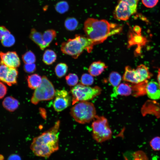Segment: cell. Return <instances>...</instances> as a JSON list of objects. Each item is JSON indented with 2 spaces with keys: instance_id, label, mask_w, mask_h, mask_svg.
Segmentation results:
<instances>
[{
  "instance_id": "1",
  "label": "cell",
  "mask_w": 160,
  "mask_h": 160,
  "mask_svg": "<svg viewBox=\"0 0 160 160\" xmlns=\"http://www.w3.org/2000/svg\"><path fill=\"white\" fill-rule=\"evenodd\" d=\"M60 124V121H57L52 128L33 138L30 148L34 155L38 157L48 158L59 150Z\"/></svg>"
},
{
  "instance_id": "2",
  "label": "cell",
  "mask_w": 160,
  "mask_h": 160,
  "mask_svg": "<svg viewBox=\"0 0 160 160\" xmlns=\"http://www.w3.org/2000/svg\"><path fill=\"white\" fill-rule=\"evenodd\" d=\"M122 29L121 25L104 19L89 18L84 24V29L87 37L94 45L103 43L109 37L120 33Z\"/></svg>"
},
{
  "instance_id": "3",
  "label": "cell",
  "mask_w": 160,
  "mask_h": 160,
  "mask_svg": "<svg viewBox=\"0 0 160 160\" xmlns=\"http://www.w3.org/2000/svg\"><path fill=\"white\" fill-rule=\"evenodd\" d=\"M94 44L92 41L87 37L76 34L74 38L70 39L61 44L60 49L64 54L69 55L74 59H77L85 49L90 52Z\"/></svg>"
},
{
  "instance_id": "4",
  "label": "cell",
  "mask_w": 160,
  "mask_h": 160,
  "mask_svg": "<svg viewBox=\"0 0 160 160\" xmlns=\"http://www.w3.org/2000/svg\"><path fill=\"white\" fill-rule=\"evenodd\" d=\"M70 113L76 122L81 124L90 122L97 116L94 105L87 101L79 102L75 104L71 109Z\"/></svg>"
},
{
  "instance_id": "5",
  "label": "cell",
  "mask_w": 160,
  "mask_h": 160,
  "mask_svg": "<svg viewBox=\"0 0 160 160\" xmlns=\"http://www.w3.org/2000/svg\"><path fill=\"white\" fill-rule=\"evenodd\" d=\"M101 88L98 86L91 87L79 84L71 90L72 95V104L73 105L79 102L88 101L93 99L100 95Z\"/></svg>"
},
{
  "instance_id": "6",
  "label": "cell",
  "mask_w": 160,
  "mask_h": 160,
  "mask_svg": "<svg viewBox=\"0 0 160 160\" xmlns=\"http://www.w3.org/2000/svg\"><path fill=\"white\" fill-rule=\"evenodd\" d=\"M92 123V136L97 142L101 143L110 139L112 132L107 119L103 116H96Z\"/></svg>"
},
{
  "instance_id": "7",
  "label": "cell",
  "mask_w": 160,
  "mask_h": 160,
  "mask_svg": "<svg viewBox=\"0 0 160 160\" xmlns=\"http://www.w3.org/2000/svg\"><path fill=\"white\" fill-rule=\"evenodd\" d=\"M55 90L52 83L45 76L42 77V82L35 90L31 99V103L36 105L42 101L49 100L55 97Z\"/></svg>"
},
{
  "instance_id": "8",
  "label": "cell",
  "mask_w": 160,
  "mask_h": 160,
  "mask_svg": "<svg viewBox=\"0 0 160 160\" xmlns=\"http://www.w3.org/2000/svg\"><path fill=\"white\" fill-rule=\"evenodd\" d=\"M139 0H118L113 12L114 18L123 21L127 20L135 13Z\"/></svg>"
},
{
  "instance_id": "9",
  "label": "cell",
  "mask_w": 160,
  "mask_h": 160,
  "mask_svg": "<svg viewBox=\"0 0 160 160\" xmlns=\"http://www.w3.org/2000/svg\"><path fill=\"white\" fill-rule=\"evenodd\" d=\"M53 107L57 112L62 111L70 105L71 98L68 92L65 89L57 90L55 91Z\"/></svg>"
},
{
  "instance_id": "10",
  "label": "cell",
  "mask_w": 160,
  "mask_h": 160,
  "mask_svg": "<svg viewBox=\"0 0 160 160\" xmlns=\"http://www.w3.org/2000/svg\"><path fill=\"white\" fill-rule=\"evenodd\" d=\"M0 63L12 68H18L20 65L19 57L15 51L0 52Z\"/></svg>"
},
{
  "instance_id": "11",
  "label": "cell",
  "mask_w": 160,
  "mask_h": 160,
  "mask_svg": "<svg viewBox=\"0 0 160 160\" xmlns=\"http://www.w3.org/2000/svg\"><path fill=\"white\" fill-rule=\"evenodd\" d=\"M128 47L137 45V47L135 50L136 54H139L140 53L141 47L145 45L147 42L146 37L143 36L141 34H137L132 30L129 31L128 35Z\"/></svg>"
},
{
  "instance_id": "12",
  "label": "cell",
  "mask_w": 160,
  "mask_h": 160,
  "mask_svg": "<svg viewBox=\"0 0 160 160\" xmlns=\"http://www.w3.org/2000/svg\"><path fill=\"white\" fill-rule=\"evenodd\" d=\"M146 93L151 99H160V86L158 83L154 81L148 82L146 87Z\"/></svg>"
},
{
  "instance_id": "13",
  "label": "cell",
  "mask_w": 160,
  "mask_h": 160,
  "mask_svg": "<svg viewBox=\"0 0 160 160\" xmlns=\"http://www.w3.org/2000/svg\"><path fill=\"white\" fill-rule=\"evenodd\" d=\"M152 76L148 67L144 65H139L135 69V78L138 83L148 80Z\"/></svg>"
},
{
  "instance_id": "14",
  "label": "cell",
  "mask_w": 160,
  "mask_h": 160,
  "mask_svg": "<svg viewBox=\"0 0 160 160\" xmlns=\"http://www.w3.org/2000/svg\"><path fill=\"white\" fill-rule=\"evenodd\" d=\"M108 66L101 61L94 62L89 66L88 71L93 76H97L100 74Z\"/></svg>"
},
{
  "instance_id": "15",
  "label": "cell",
  "mask_w": 160,
  "mask_h": 160,
  "mask_svg": "<svg viewBox=\"0 0 160 160\" xmlns=\"http://www.w3.org/2000/svg\"><path fill=\"white\" fill-rule=\"evenodd\" d=\"M18 71L16 68L9 67L5 76L4 82L11 86L17 82Z\"/></svg>"
},
{
  "instance_id": "16",
  "label": "cell",
  "mask_w": 160,
  "mask_h": 160,
  "mask_svg": "<svg viewBox=\"0 0 160 160\" xmlns=\"http://www.w3.org/2000/svg\"><path fill=\"white\" fill-rule=\"evenodd\" d=\"M29 38L39 46L41 50H44L46 48L43 40V34L35 28L31 29Z\"/></svg>"
},
{
  "instance_id": "17",
  "label": "cell",
  "mask_w": 160,
  "mask_h": 160,
  "mask_svg": "<svg viewBox=\"0 0 160 160\" xmlns=\"http://www.w3.org/2000/svg\"><path fill=\"white\" fill-rule=\"evenodd\" d=\"M114 92L116 95L127 96L132 95V85L122 83L119 84L114 89Z\"/></svg>"
},
{
  "instance_id": "18",
  "label": "cell",
  "mask_w": 160,
  "mask_h": 160,
  "mask_svg": "<svg viewBox=\"0 0 160 160\" xmlns=\"http://www.w3.org/2000/svg\"><path fill=\"white\" fill-rule=\"evenodd\" d=\"M18 101L12 96L7 97L4 98L2 102L4 107L7 111L13 112L15 110L19 105Z\"/></svg>"
},
{
  "instance_id": "19",
  "label": "cell",
  "mask_w": 160,
  "mask_h": 160,
  "mask_svg": "<svg viewBox=\"0 0 160 160\" xmlns=\"http://www.w3.org/2000/svg\"><path fill=\"white\" fill-rule=\"evenodd\" d=\"M27 81L28 87L32 89H35L41 84L42 78L37 74H33L28 76Z\"/></svg>"
},
{
  "instance_id": "20",
  "label": "cell",
  "mask_w": 160,
  "mask_h": 160,
  "mask_svg": "<svg viewBox=\"0 0 160 160\" xmlns=\"http://www.w3.org/2000/svg\"><path fill=\"white\" fill-rule=\"evenodd\" d=\"M148 80L137 84L132 85L133 93L132 95L135 97H137L144 95L146 93V87Z\"/></svg>"
},
{
  "instance_id": "21",
  "label": "cell",
  "mask_w": 160,
  "mask_h": 160,
  "mask_svg": "<svg viewBox=\"0 0 160 160\" xmlns=\"http://www.w3.org/2000/svg\"><path fill=\"white\" fill-rule=\"evenodd\" d=\"M123 80L132 84H138L135 78V69L132 68L129 66H126L123 76Z\"/></svg>"
},
{
  "instance_id": "22",
  "label": "cell",
  "mask_w": 160,
  "mask_h": 160,
  "mask_svg": "<svg viewBox=\"0 0 160 160\" xmlns=\"http://www.w3.org/2000/svg\"><path fill=\"white\" fill-rule=\"evenodd\" d=\"M57 58V55L54 51L47 49L45 50L43 54L42 60L45 64L49 65L54 63Z\"/></svg>"
},
{
  "instance_id": "23",
  "label": "cell",
  "mask_w": 160,
  "mask_h": 160,
  "mask_svg": "<svg viewBox=\"0 0 160 160\" xmlns=\"http://www.w3.org/2000/svg\"><path fill=\"white\" fill-rule=\"evenodd\" d=\"M56 36V32L53 29H48L44 32L43 34V37L46 47L49 46L51 43L55 38Z\"/></svg>"
},
{
  "instance_id": "24",
  "label": "cell",
  "mask_w": 160,
  "mask_h": 160,
  "mask_svg": "<svg viewBox=\"0 0 160 160\" xmlns=\"http://www.w3.org/2000/svg\"><path fill=\"white\" fill-rule=\"evenodd\" d=\"M68 70V66L67 64L64 63H60L57 64L55 68V71L56 76L59 78L64 76Z\"/></svg>"
},
{
  "instance_id": "25",
  "label": "cell",
  "mask_w": 160,
  "mask_h": 160,
  "mask_svg": "<svg viewBox=\"0 0 160 160\" xmlns=\"http://www.w3.org/2000/svg\"><path fill=\"white\" fill-rule=\"evenodd\" d=\"M78 22L77 20L73 17L67 18L64 22V26L65 28L69 31H73L77 28Z\"/></svg>"
},
{
  "instance_id": "26",
  "label": "cell",
  "mask_w": 160,
  "mask_h": 160,
  "mask_svg": "<svg viewBox=\"0 0 160 160\" xmlns=\"http://www.w3.org/2000/svg\"><path fill=\"white\" fill-rule=\"evenodd\" d=\"M121 79V76L119 73L113 71L110 74L108 79L111 84L116 87L119 84Z\"/></svg>"
},
{
  "instance_id": "27",
  "label": "cell",
  "mask_w": 160,
  "mask_h": 160,
  "mask_svg": "<svg viewBox=\"0 0 160 160\" xmlns=\"http://www.w3.org/2000/svg\"><path fill=\"white\" fill-rule=\"evenodd\" d=\"M22 59L25 63H34L36 60L34 54L31 51L26 52L22 56Z\"/></svg>"
},
{
  "instance_id": "28",
  "label": "cell",
  "mask_w": 160,
  "mask_h": 160,
  "mask_svg": "<svg viewBox=\"0 0 160 160\" xmlns=\"http://www.w3.org/2000/svg\"><path fill=\"white\" fill-rule=\"evenodd\" d=\"M66 82L69 86H75L77 84L79 79L78 76L75 73H69L65 78Z\"/></svg>"
},
{
  "instance_id": "29",
  "label": "cell",
  "mask_w": 160,
  "mask_h": 160,
  "mask_svg": "<svg viewBox=\"0 0 160 160\" xmlns=\"http://www.w3.org/2000/svg\"><path fill=\"white\" fill-rule=\"evenodd\" d=\"M15 40L14 36L11 33L7 35L2 40L1 43L4 47H10L15 43Z\"/></svg>"
},
{
  "instance_id": "30",
  "label": "cell",
  "mask_w": 160,
  "mask_h": 160,
  "mask_svg": "<svg viewBox=\"0 0 160 160\" xmlns=\"http://www.w3.org/2000/svg\"><path fill=\"white\" fill-rule=\"evenodd\" d=\"M69 8L68 3L65 1H61L57 3L55 6L56 11L60 14H63L67 12Z\"/></svg>"
},
{
  "instance_id": "31",
  "label": "cell",
  "mask_w": 160,
  "mask_h": 160,
  "mask_svg": "<svg viewBox=\"0 0 160 160\" xmlns=\"http://www.w3.org/2000/svg\"><path fill=\"white\" fill-rule=\"evenodd\" d=\"M94 81L93 78L90 74L84 73L81 77V83L85 86H89L92 85Z\"/></svg>"
},
{
  "instance_id": "32",
  "label": "cell",
  "mask_w": 160,
  "mask_h": 160,
  "mask_svg": "<svg viewBox=\"0 0 160 160\" xmlns=\"http://www.w3.org/2000/svg\"><path fill=\"white\" fill-rule=\"evenodd\" d=\"M150 145L153 150L160 151V137L156 136L152 138L150 142Z\"/></svg>"
},
{
  "instance_id": "33",
  "label": "cell",
  "mask_w": 160,
  "mask_h": 160,
  "mask_svg": "<svg viewBox=\"0 0 160 160\" xmlns=\"http://www.w3.org/2000/svg\"><path fill=\"white\" fill-rule=\"evenodd\" d=\"M23 69L26 73H31L34 72L36 70V65L34 63H25Z\"/></svg>"
},
{
  "instance_id": "34",
  "label": "cell",
  "mask_w": 160,
  "mask_h": 160,
  "mask_svg": "<svg viewBox=\"0 0 160 160\" xmlns=\"http://www.w3.org/2000/svg\"><path fill=\"white\" fill-rule=\"evenodd\" d=\"M159 0H142L143 4L146 7L151 8L154 7L157 4Z\"/></svg>"
},
{
  "instance_id": "35",
  "label": "cell",
  "mask_w": 160,
  "mask_h": 160,
  "mask_svg": "<svg viewBox=\"0 0 160 160\" xmlns=\"http://www.w3.org/2000/svg\"><path fill=\"white\" fill-rule=\"evenodd\" d=\"M10 33L9 31L5 26H0V40H2L7 35Z\"/></svg>"
},
{
  "instance_id": "36",
  "label": "cell",
  "mask_w": 160,
  "mask_h": 160,
  "mask_svg": "<svg viewBox=\"0 0 160 160\" xmlns=\"http://www.w3.org/2000/svg\"><path fill=\"white\" fill-rule=\"evenodd\" d=\"M7 91V87L0 81V99L3 98L6 95Z\"/></svg>"
},
{
  "instance_id": "37",
  "label": "cell",
  "mask_w": 160,
  "mask_h": 160,
  "mask_svg": "<svg viewBox=\"0 0 160 160\" xmlns=\"http://www.w3.org/2000/svg\"><path fill=\"white\" fill-rule=\"evenodd\" d=\"M7 160H22L21 157L17 154L10 155L7 159Z\"/></svg>"
},
{
  "instance_id": "38",
  "label": "cell",
  "mask_w": 160,
  "mask_h": 160,
  "mask_svg": "<svg viewBox=\"0 0 160 160\" xmlns=\"http://www.w3.org/2000/svg\"><path fill=\"white\" fill-rule=\"evenodd\" d=\"M133 31L137 34H141V27L138 25H135L133 28Z\"/></svg>"
},
{
  "instance_id": "39",
  "label": "cell",
  "mask_w": 160,
  "mask_h": 160,
  "mask_svg": "<svg viewBox=\"0 0 160 160\" xmlns=\"http://www.w3.org/2000/svg\"><path fill=\"white\" fill-rule=\"evenodd\" d=\"M157 80L158 84L160 86V68L158 70V73L157 75Z\"/></svg>"
},
{
  "instance_id": "40",
  "label": "cell",
  "mask_w": 160,
  "mask_h": 160,
  "mask_svg": "<svg viewBox=\"0 0 160 160\" xmlns=\"http://www.w3.org/2000/svg\"><path fill=\"white\" fill-rule=\"evenodd\" d=\"M4 157L3 155L0 154V160H4Z\"/></svg>"
}]
</instances>
